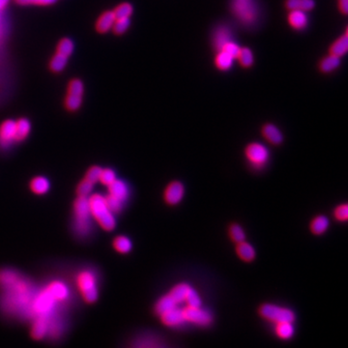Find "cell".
I'll return each instance as SVG.
<instances>
[{
	"mask_svg": "<svg viewBox=\"0 0 348 348\" xmlns=\"http://www.w3.org/2000/svg\"><path fill=\"white\" fill-rule=\"evenodd\" d=\"M93 221L87 198L77 197L73 204V231L76 238L85 240L92 235Z\"/></svg>",
	"mask_w": 348,
	"mask_h": 348,
	"instance_id": "6da1fadb",
	"label": "cell"
},
{
	"mask_svg": "<svg viewBox=\"0 0 348 348\" xmlns=\"http://www.w3.org/2000/svg\"><path fill=\"white\" fill-rule=\"evenodd\" d=\"M88 207L90 214L95 222L104 229V231H113L116 227V218L109 209L104 195L91 194L88 198Z\"/></svg>",
	"mask_w": 348,
	"mask_h": 348,
	"instance_id": "7a4b0ae2",
	"label": "cell"
},
{
	"mask_svg": "<svg viewBox=\"0 0 348 348\" xmlns=\"http://www.w3.org/2000/svg\"><path fill=\"white\" fill-rule=\"evenodd\" d=\"M76 287L83 299L88 304H93L99 297V275L93 268L86 267L79 270L75 276Z\"/></svg>",
	"mask_w": 348,
	"mask_h": 348,
	"instance_id": "3957f363",
	"label": "cell"
},
{
	"mask_svg": "<svg viewBox=\"0 0 348 348\" xmlns=\"http://www.w3.org/2000/svg\"><path fill=\"white\" fill-rule=\"evenodd\" d=\"M85 85L79 78H73L67 86L66 96L64 99V106L68 112H77L84 103Z\"/></svg>",
	"mask_w": 348,
	"mask_h": 348,
	"instance_id": "277c9868",
	"label": "cell"
},
{
	"mask_svg": "<svg viewBox=\"0 0 348 348\" xmlns=\"http://www.w3.org/2000/svg\"><path fill=\"white\" fill-rule=\"evenodd\" d=\"M245 157L254 169H262L270 160V151L262 143L252 142L245 148Z\"/></svg>",
	"mask_w": 348,
	"mask_h": 348,
	"instance_id": "5b68a950",
	"label": "cell"
},
{
	"mask_svg": "<svg viewBox=\"0 0 348 348\" xmlns=\"http://www.w3.org/2000/svg\"><path fill=\"white\" fill-rule=\"evenodd\" d=\"M259 313L265 319L270 320L276 323L293 322L295 319V314L291 310L273 304L262 305L259 309Z\"/></svg>",
	"mask_w": 348,
	"mask_h": 348,
	"instance_id": "8992f818",
	"label": "cell"
},
{
	"mask_svg": "<svg viewBox=\"0 0 348 348\" xmlns=\"http://www.w3.org/2000/svg\"><path fill=\"white\" fill-rule=\"evenodd\" d=\"M16 121L6 119L0 124V150L7 151L17 144L16 140Z\"/></svg>",
	"mask_w": 348,
	"mask_h": 348,
	"instance_id": "52a82bcc",
	"label": "cell"
},
{
	"mask_svg": "<svg viewBox=\"0 0 348 348\" xmlns=\"http://www.w3.org/2000/svg\"><path fill=\"white\" fill-rule=\"evenodd\" d=\"M184 317L186 321L201 325V326H206L212 322V314L210 311L201 309V307H189L183 309Z\"/></svg>",
	"mask_w": 348,
	"mask_h": 348,
	"instance_id": "ba28073f",
	"label": "cell"
},
{
	"mask_svg": "<svg viewBox=\"0 0 348 348\" xmlns=\"http://www.w3.org/2000/svg\"><path fill=\"white\" fill-rule=\"evenodd\" d=\"M185 196V186L180 181H172L164 191V200L167 204L175 206Z\"/></svg>",
	"mask_w": 348,
	"mask_h": 348,
	"instance_id": "9c48e42d",
	"label": "cell"
},
{
	"mask_svg": "<svg viewBox=\"0 0 348 348\" xmlns=\"http://www.w3.org/2000/svg\"><path fill=\"white\" fill-rule=\"evenodd\" d=\"M106 195L125 204L130 198L131 190L125 180L116 178L110 186H108Z\"/></svg>",
	"mask_w": 348,
	"mask_h": 348,
	"instance_id": "30bf717a",
	"label": "cell"
},
{
	"mask_svg": "<svg viewBox=\"0 0 348 348\" xmlns=\"http://www.w3.org/2000/svg\"><path fill=\"white\" fill-rule=\"evenodd\" d=\"M50 317L36 316L33 318L32 327H31V335L34 339H43L47 337L48 334Z\"/></svg>",
	"mask_w": 348,
	"mask_h": 348,
	"instance_id": "8fae6325",
	"label": "cell"
},
{
	"mask_svg": "<svg viewBox=\"0 0 348 348\" xmlns=\"http://www.w3.org/2000/svg\"><path fill=\"white\" fill-rule=\"evenodd\" d=\"M234 11L236 15L245 21L253 20L255 15L254 5L251 0H236Z\"/></svg>",
	"mask_w": 348,
	"mask_h": 348,
	"instance_id": "7c38bea8",
	"label": "cell"
},
{
	"mask_svg": "<svg viewBox=\"0 0 348 348\" xmlns=\"http://www.w3.org/2000/svg\"><path fill=\"white\" fill-rule=\"evenodd\" d=\"M160 316L162 321L167 326H170V327L180 326L184 322H186L185 317H184V313H183V309H180L178 307L171 309L170 311L163 313Z\"/></svg>",
	"mask_w": 348,
	"mask_h": 348,
	"instance_id": "4fadbf2b",
	"label": "cell"
},
{
	"mask_svg": "<svg viewBox=\"0 0 348 348\" xmlns=\"http://www.w3.org/2000/svg\"><path fill=\"white\" fill-rule=\"evenodd\" d=\"M114 21H115V17H114L113 11H105L104 13H102L96 20L95 29L98 33H101V34L108 33L113 29Z\"/></svg>",
	"mask_w": 348,
	"mask_h": 348,
	"instance_id": "5bb4252c",
	"label": "cell"
},
{
	"mask_svg": "<svg viewBox=\"0 0 348 348\" xmlns=\"http://www.w3.org/2000/svg\"><path fill=\"white\" fill-rule=\"evenodd\" d=\"M29 189L36 196H44L50 189V182L46 176L38 175L29 181Z\"/></svg>",
	"mask_w": 348,
	"mask_h": 348,
	"instance_id": "9a60e30c",
	"label": "cell"
},
{
	"mask_svg": "<svg viewBox=\"0 0 348 348\" xmlns=\"http://www.w3.org/2000/svg\"><path fill=\"white\" fill-rule=\"evenodd\" d=\"M264 139L273 145H280L283 141V135L281 130L274 124H266L262 128Z\"/></svg>",
	"mask_w": 348,
	"mask_h": 348,
	"instance_id": "2e32d148",
	"label": "cell"
},
{
	"mask_svg": "<svg viewBox=\"0 0 348 348\" xmlns=\"http://www.w3.org/2000/svg\"><path fill=\"white\" fill-rule=\"evenodd\" d=\"M235 252L237 256L244 262H252L256 255L254 246L247 242L246 240L241 243L236 244Z\"/></svg>",
	"mask_w": 348,
	"mask_h": 348,
	"instance_id": "e0dca14e",
	"label": "cell"
},
{
	"mask_svg": "<svg viewBox=\"0 0 348 348\" xmlns=\"http://www.w3.org/2000/svg\"><path fill=\"white\" fill-rule=\"evenodd\" d=\"M31 132V123L28 118L20 117L16 120V143H20L29 138Z\"/></svg>",
	"mask_w": 348,
	"mask_h": 348,
	"instance_id": "ac0fdd59",
	"label": "cell"
},
{
	"mask_svg": "<svg viewBox=\"0 0 348 348\" xmlns=\"http://www.w3.org/2000/svg\"><path fill=\"white\" fill-rule=\"evenodd\" d=\"M192 289V286L186 283V282H181L176 284L171 290H170V296L173 299V301L175 302L177 305L185 303L187 296H188L189 292Z\"/></svg>",
	"mask_w": 348,
	"mask_h": 348,
	"instance_id": "d6986e66",
	"label": "cell"
},
{
	"mask_svg": "<svg viewBox=\"0 0 348 348\" xmlns=\"http://www.w3.org/2000/svg\"><path fill=\"white\" fill-rule=\"evenodd\" d=\"M330 226V221L328 217L324 215L315 216L311 220L310 228L311 233L314 235H322L324 234Z\"/></svg>",
	"mask_w": 348,
	"mask_h": 348,
	"instance_id": "ffe728a7",
	"label": "cell"
},
{
	"mask_svg": "<svg viewBox=\"0 0 348 348\" xmlns=\"http://www.w3.org/2000/svg\"><path fill=\"white\" fill-rule=\"evenodd\" d=\"M113 248L118 254H127L132 250V241L131 238L126 235H118L114 237Z\"/></svg>",
	"mask_w": 348,
	"mask_h": 348,
	"instance_id": "44dd1931",
	"label": "cell"
},
{
	"mask_svg": "<svg viewBox=\"0 0 348 348\" xmlns=\"http://www.w3.org/2000/svg\"><path fill=\"white\" fill-rule=\"evenodd\" d=\"M288 21L290 23L293 29H303L306 28L308 23V19L306 14L303 11L299 10H292L291 13L289 14Z\"/></svg>",
	"mask_w": 348,
	"mask_h": 348,
	"instance_id": "7402d4cb",
	"label": "cell"
},
{
	"mask_svg": "<svg viewBox=\"0 0 348 348\" xmlns=\"http://www.w3.org/2000/svg\"><path fill=\"white\" fill-rule=\"evenodd\" d=\"M68 59L69 57L56 52V55H53V57H51L49 60V63H48L49 70L52 73H61L66 68Z\"/></svg>",
	"mask_w": 348,
	"mask_h": 348,
	"instance_id": "603a6c76",
	"label": "cell"
},
{
	"mask_svg": "<svg viewBox=\"0 0 348 348\" xmlns=\"http://www.w3.org/2000/svg\"><path fill=\"white\" fill-rule=\"evenodd\" d=\"M175 307H177V304L173 301V299L170 297V294H167L158 300L156 306H155V311L159 315H162L163 313L170 311Z\"/></svg>",
	"mask_w": 348,
	"mask_h": 348,
	"instance_id": "cb8c5ba5",
	"label": "cell"
},
{
	"mask_svg": "<svg viewBox=\"0 0 348 348\" xmlns=\"http://www.w3.org/2000/svg\"><path fill=\"white\" fill-rule=\"evenodd\" d=\"M348 49L347 34L339 38V40L331 47L330 52L332 56L340 57L346 53Z\"/></svg>",
	"mask_w": 348,
	"mask_h": 348,
	"instance_id": "d4e9b609",
	"label": "cell"
},
{
	"mask_svg": "<svg viewBox=\"0 0 348 348\" xmlns=\"http://www.w3.org/2000/svg\"><path fill=\"white\" fill-rule=\"evenodd\" d=\"M228 236L235 244L241 243L246 240L244 228L238 224H231L228 227Z\"/></svg>",
	"mask_w": 348,
	"mask_h": 348,
	"instance_id": "484cf974",
	"label": "cell"
},
{
	"mask_svg": "<svg viewBox=\"0 0 348 348\" xmlns=\"http://www.w3.org/2000/svg\"><path fill=\"white\" fill-rule=\"evenodd\" d=\"M75 49V44L70 38H63L57 44V51L60 55H63L67 57H70Z\"/></svg>",
	"mask_w": 348,
	"mask_h": 348,
	"instance_id": "4316f807",
	"label": "cell"
},
{
	"mask_svg": "<svg viewBox=\"0 0 348 348\" xmlns=\"http://www.w3.org/2000/svg\"><path fill=\"white\" fill-rule=\"evenodd\" d=\"M286 7L290 10H299V11H310L314 7L313 0H287Z\"/></svg>",
	"mask_w": 348,
	"mask_h": 348,
	"instance_id": "83f0119b",
	"label": "cell"
},
{
	"mask_svg": "<svg viewBox=\"0 0 348 348\" xmlns=\"http://www.w3.org/2000/svg\"><path fill=\"white\" fill-rule=\"evenodd\" d=\"M276 333L282 339H290V338H292V336L294 335V327L292 325V322L277 323Z\"/></svg>",
	"mask_w": 348,
	"mask_h": 348,
	"instance_id": "f1b7e54d",
	"label": "cell"
},
{
	"mask_svg": "<svg viewBox=\"0 0 348 348\" xmlns=\"http://www.w3.org/2000/svg\"><path fill=\"white\" fill-rule=\"evenodd\" d=\"M115 19H130L132 14V6L130 3L124 2L119 4L113 11Z\"/></svg>",
	"mask_w": 348,
	"mask_h": 348,
	"instance_id": "f546056e",
	"label": "cell"
},
{
	"mask_svg": "<svg viewBox=\"0 0 348 348\" xmlns=\"http://www.w3.org/2000/svg\"><path fill=\"white\" fill-rule=\"evenodd\" d=\"M93 188H94V184L84 178L77 184L75 189V194L77 197H81V198H88L92 194Z\"/></svg>",
	"mask_w": 348,
	"mask_h": 348,
	"instance_id": "4dcf8cb0",
	"label": "cell"
},
{
	"mask_svg": "<svg viewBox=\"0 0 348 348\" xmlns=\"http://www.w3.org/2000/svg\"><path fill=\"white\" fill-rule=\"evenodd\" d=\"M339 57H335V56H330V57L324 58L321 63H320V69L322 72L324 73H329L334 71L335 69H337L339 66Z\"/></svg>",
	"mask_w": 348,
	"mask_h": 348,
	"instance_id": "1f68e13d",
	"label": "cell"
},
{
	"mask_svg": "<svg viewBox=\"0 0 348 348\" xmlns=\"http://www.w3.org/2000/svg\"><path fill=\"white\" fill-rule=\"evenodd\" d=\"M232 63H233V58L223 50H221V52L217 56L216 65L220 70H223V71L228 70L230 67L232 66Z\"/></svg>",
	"mask_w": 348,
	"mask_h": 348,
	"instance_id": "d6a6232c",
	"label": "cell"
},
{
	"mask_svg": "<svg viewBox=\"0 0 348 348\" xmlns=\"http://www.w3.org/2000/svg\"><path fill=\"white\" fill-rule=\"evenodd\" d=\"M117 178L116 176V172L114 170L111 169V168H103L102 169V172L99 178V182L103 185V186H110L115 179Z\"/></svg>",
	"mask_w": 348,
	"mask_h": 348,
	"instance_id": "836d02e7",
	"label": "cell"
},
{
	"mask_svg": "<svg viewBox=\"0 0 348 348\" xmlns=\"http://www.w3.org/2000/svg\"><path fill=\"white\" fill-rule=\"evenodd\" d=\"M229 38H230V33L229 31L226 29H219L216 32V36H215V46H216L218 49H221L223 47L226 45V43L229 42Z\"/></svg>",
	"mask_w": 348,
	"mask_h": 348,
	"instance_id": "e575fe53",
	"label": "cell"
},
{
	"mask_svg": "<svg viewBox=\"0 0 348 348\" xmlns=\"http://www.w3.org/2000/svg\"><path fill=\"white\" fill-rule=\"evenodd\" d=\"M130 19H115L112 30L115 35H122L130 28Z\"/></svg>",
	"mask_w": 348,
	"mask_h": 348,
	"instance_id": "d590c367",
	"label": "cell"
},
{
	"mask_svg": "<svg viewBox=\"0 0 348 348\" xmlns=\"http://www.w3.org/2000/svg\"><path fill=\"white\" fill-rule=\"evenodd\" d=\"M237 58L239 59L240 63L244 67L252 66V64L254 63V57H253V53H252V51H251L249 48H247V47L240 48V51H239V55H238Z\"/></svg>",
	"mask_w": 348,
	"mask_h": 348,
	"instance_id": "8d00e7d4",
	"label": "cell"
},
{
	"mask_svg": "<svg viewBox=\"0 0 348 348\" xmlns=\"http://www.w3.org/2000/svg\"><path fill=\"white\" fill-rule=\"evenodd\" d=\"M102 169L100 166H92L90 167L86 173H85V179L88 180L89 182L93 183V184H96L97 182H99V178H100V175H101V172H102Z\"/></svg>",
	"mask_w": 348,
	"mask_h": 348,
	"instance_id": "74e56055",
	"label": "cell"
},
{
	"mask_svg": "<svg viewBox=\"0 0 348 348\" xmlns=\"http://www.w3.org/2000/svg\"><path fill=\"white\" fill-rule=\"evenodd\" d=\"M57 0H15V2L20 6H49L57 2Z\"/></svg>",
	"mask_w": 348,
	"mask_h": 348,
	"instance_id": "f35d334b",
	"label": "cell"
},
{
	"mask_svg": "<svg viewBox=\"0 0 348 348\" xmlns=\"http://www.w3.org/2000/svg\"><path fill=\"white\" fill-rule=\"evenodd\" d=\"M334 217L339 222H345L348 219V205L346 203L339 204L334 210Z\"/></svg>",
	"mask_w": 348,
	"mask_h": 348,
	"instance_id": "ab89813d",
	"label": "cell"
},
{
	"mask_svg": "<svg viewBox=\"0 0 348 348\" xmlns=\"http://www.w3.org/2000/svg\"><path fill=\"white\" fill-rule=\"evenodd\" d=\"M185 303H187V306L189 307H201V299H200L197 290L194 289L193 287L189 292Z\"/></svg>",
	"mask_w": 348,
	"mask_h": 348,
	"instance_id": "60d3db41",
	"label": "cell"
},
{
	"mask_svg": "<svg viewBox=\"0 0 348 348\" xmlns=\"http://www.w3.org/2000/svg\"><path fill=\"white\" fill-rule=\"evenodd\" d=\"M222 50L226 52L228 56H230V57L234 59V58H237L238 55H239L240 47H238L234 43L229 41L228 43H226V45L223 47Z\"/></svg>",
	"mask_w": 348,
	"mask_h": 348,
	"instance_id": "b9f144b4",
	"label": "cell"
},
{
	"mask_svg": "<svg viewBox=\"0 0 348 348\" xmlns=\"http://www.w3.org/2000/svg\"><path fill=\"white\" fill-rule=\"evenodd\" d=\"M339 9L343 14H347L348 0H339Z\"/></svg>",
	"mask_w": 348,
	"mask_h": 348,
	"instance_id": "7bdbcfd3",
	"label": "cell"
},
{
	"mask_svg": "<svg viewBox=\"0 0 348 348\" xmlns=\"http://www.w3.org/2000/svg\"><path fill=\"white\" fill-rule=\"evenodd\" d=\"M9 2L10 0H0V12L7 7Z\"/></svg>",
	"mask_w": 348,
	"mask_h": 348,
	"instance_id": "ee69618b",
	"label": "cell"
},
{
	"mask_svg": "<svg viewBox=\"0 0 348 348\" xmlns=\"http://www.w3.org/2000/svg\"><path fill=\"white\" fill-rule=\"evenodd\" d=\"M0 23H1V21H0ZM0 35H1V24H0Z\"/></svg>",
	"mask_w": 348,
	"mask_h": 348,
	"instance_id": "f6af8a7d",
	"label": "cell"
}]
</instances>
